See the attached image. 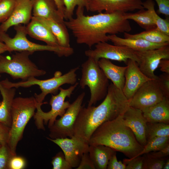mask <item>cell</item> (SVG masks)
<instances>
[{"label": "cell", "mask_w": 169, "mask_h": 169, "mask_svg": "<svg viewBox=\"0 0 169 169\" xmlns=\"http://www.w3.org/2000/svg\"><path fill=\"white\" fill-rule=\"evenodd\" d=\"M109 41L114 45L126 47L134 51H143L159 48L163 46L169 44L153 43L141 39L123 38L116 34L108 35Z\"/></svg>", "instance_id": "23"}, {"label": "cell", "mask_w": 169, "mask_h": 169, "mask_svg": "<svg viewBox=\"0 0 169 169\" xmlns=\"http://www.w3.org/2000/svg\"><path fill=\"white\" fill-rule=\"evenodd\" d=\"M88 0H63L65 7L64 18L65 21L73 17L74 12L76 7L86 8Z\"/></svg>", "instance_id": "32"}, {"label": "cell", "mask_w": 169, "mask_h": 169, "mask_svg": "<svg viewBox=\"0 0 169 169\" xmlns=\"http://www.w3.org/2000/svg\"><path fill=\"white\" fill-rule=\"evenodd\" d=\"M1 145H0V147L1 146Z\"/></svg>", "instance_id": "49"}, {"label": "cell", "mask_w": 169, "mask_h": 169, "mask_svg": "<svg viewBox=\"0 0 169 169\" xmlns=\"http://www.w3.org/2000/svg\"><path fill=\"white\" fill-rule=\"evenodd\" d=\"M14 28L16 33L13 38L10 37L6 32L0 31V40L9 48L11 52L28 51L33 53L36 51H46L54 52L59 57H65L70 56L74 52L71 47L53 46L33 42L27 37L26 26L19 24L14 26Z\"/></svg>", "instance_id": "8"}, {"label": "cell", "mask_w": 169, "mask_h": 169, "mask_svg": "<svg viewBox=\"0 0 169 169\" xmlns=\"http://www.w3.org/2000/svg\"><path fill=\"white\" fill-rule=\"evenodd\" d=\"M85 55L97 60L101 58L126 63L131 59L138 63L139 60L136 51L122 46L112 45L107 42H100L95 45L94 49H89L84 52Z\"/></svg>", "instance_id": "11"}, {"label": "cell", "mask_w": 169, "mask_h": 169, "mask_svg": "<svg viewBox=\"0 0 169 169\" xmlns=\"http://www.w3.org/2000/svg\"><path fill=\"white\" fill-rule=\"evenodd\" d=\"M33 15L54 19L64 23V19L59 14L54 0H32Z\"/></svg>", "instance_id": "20"}, {"label": "cell", "mask_w": 169, "mask_h": 169, "mask_svg": "<svg viewBox=\"0 0 169 169\" xmlns=\"http://www.w3.org/2000/svg\"><path fill=\"white\" fill-rule=\"evenodd\" d=\"M122 115L99 126L91 136L89 145L108 146L129 158L138 156L144 147L138 141L131 130L125 124Z\"/></svg>", "instance_id": "3"}, {"label": "cell", "mask_w": 169, "mask_h": 169, "mask_svg": "<svg viewBox=\"0 0 169 169\" xmlns=\"http://www.w3.org/2000/svg\"><path fill=\"white\" fill-rule=\"evenodd\" d=\"M15 88L6 86L0 80V92L2 100L0 103V122L10 127L11 109L16 93Z\"/></svg>", "instance_id": "22"}, {"label": "cell", "mask_w": 169, "mask_h": 169, "mask_svg": "<svg viewBox=\"0 0 169 169\" xmlns=\"http://www.w3.org/2000/svg\"><path fill=\"white\" fill-rule=\"evenodd\" d=\"M169 169V158L167 159L166 160L163 168V169Z\"/></svg>", "instance_id": "48"}, {"label": "cell", "mask_w": 169, "mask_h": 169, "mask_svg": "<svg viewBox=\"0 0 169 169\" xmlns=\"http://www.w3.org/2000/svg\"><path fill=\"white\" fill-rule=\"evenodd\" d=\"M129 107V100L123 91L111 83L100 104L96 107L82 106L74 125L73 136L89 144L91 136L99 126L123 115Z\"/></svg>", "instance_id": "2"}, {"label": "cell", "mask_w": 169, "mask_h": 169, "mask_svg": "<svg viewBox=\"0 0 169 169\" xmlns=\"http://www.w3.org/2000/svg\"><path fill=\"white\" fill-rule=\"evenodd\" d=\"M32 0H16L13 11L10 17L0 25V31L6 32L11 27L27 24L32 18Z\"/></svg>", "instance_id": "18"}, {"label": "cell", "mask_w": 169, "mask_h": 169, "mask_svg": "<svg viewBox=\"0 0 169 169\" xmlns=\"http://www.w3.org/2000/svg\"><path fill=\"white\" fill-rule=\"evenodd\" d=\"M168 144H169V136L154 137L147 141L146 145L144 146L142 151L138 156L157 151L163 148Z\"/></svg>", "instance_id": "31"}, {"label": "cell", "mask_w": 169, "mask_h": 169, "mask_svg": "<svg viewBox=\"0 0 169 169\" xmlns=\"http://www.w3.org/2000/svg\"><path fill=\"white\" fill-rule=\"evenodd\" d=\"M156 80L163 96L169 98V74L164 73L158 76Z\"/></svg>", "instance_id": "37"}, {"label": "cell", "mask_w": 169, "mask_h": 169, "mask_svg": "<svg viewBox=\"0 0 169 169\" xmlns=\"http://www.w3.org/2000/svg\"><path fill=\"white\" fill-rule=\"evenodd\" d=\"M142 169H162L164 164L168 156L166 157L157 159L149 157L145 154Z\"/></svg>", "instance_id": "34"}, {"label": "cell", "mask_w": 169, "mask_h": 169, "mask_svg": "<svg viewBox=\"0 0 169 169\" xmlns=\"http://www.w3.org/2000/svg\"><path fill=\"white\" fill-rule=\"evenodd\" d=\"M7 51L11 52L9 48L0 40V55Z\"/></svg>", "instance_id": "47"}, {"label": "cell", "mask_w": 169, "mask_h": 169, "mask_svg": "<svg viewBox=\"0 0 169 169\" xmlns=\"http://www.w3.org/2000/svg\"><path fill=\"white\" fill-rule=\"evenodd\" d=\"M37 104L34 96L17 97L14 99L11 109V125L7 144L13 156L17 155V144L22 138L27 124L34 115Z\"/></svg>", "instance_id": "4"}, {"label": "cell", "mask_w": 169, "mask_h": 169, "mask_svg": "<svg viewBox=\"0 0 169 169\" xmlns=\"http://www.w3.org/2000/svg\"><path fill=\"white\" fill-rule=\"evenodd\" d=\"M155 3L153 0H146L143 2V6L150 12L156 28L164 33L169 36V18L163 19L155 11Z\"/></svg>", "instance_id": "29"}, {"label": "cell", "mask_w": 169, "mask_h": 169, "mask_svg": "<svg viewBox=\"0 0 169 169\" xmlns=\"http://www.w3.org/2000/svg\"><path fill=\"white\" fill-rule=\"evenodd\" d=\"M16 0H0V23L7 20L14 10Z\"/></svg>", "instance_id": "33"}, {"label": "cell", "mask_w": 169, "mask_h": 169, "mask_svg": "<svg viewBox=\"0 0 169 169\" xmlns=\"http://www.w3.org/2000/svg\"><path fill=\"white\" fill-rule=\"evenodd\" d=\"M26 30L27 35L32 38L43 41L49 45L59 46L57 39L47 27L33 16L26 26Z\"/></svg>", "instance_id": "19"}, {"label": "cell", "mask_w": 169, "mask_h": 169, "mask_svg": "<svg viewBox=\"0 0 169 169\" xmlns=\"http://www.w3.org/2000/svg\"><path fill=\"white\" fill-rule=\"evenodd\" d=\"M33 53L17 52L11 56L0 55V74L6 73L14 79H21L25 81L31 77H37L46 74L30 59Z\"/></svg>", "instance_id": "7"}, {"label": "cell", "mask_w": 169, "mask_h": 169, "mask_svg": "<svg viewBox=\"0 0 169 169\" xmlns=\"http://www.w3.org/2000/svg\"><path fill=\"white\" fill-rule=\"evenodd\" d=\"M144 158L142 155L132 158H125L122 162L125 166V169H142Z\"/></svg>", "instance_id": "38"}, {"label": "cell", "mask_w": 169, "mask_h": 169, "mask_svg": "<svg viewBox=\"0 0 169 169\" xmlns=\"http://www.w3.org/2000/svg\"><path fill=\"white\" fill-rule=\"evenodd\" d=\"M107 169H125V166L121 161H118L116 152L110 157L108 163Z\"/></svg>", "instance_id": "44"}, {"label": "cell", "mask_w": 169, "mask_h": 169, "mask_svg": "<svg viewBox=\"0 0 169 169\" xmlns=\"http://www.w3.org/2000/svg\"><path fill=\"white\" fill-rule=\"evenodd\" d=\"M122 119L125 124L133 132L139 143L144 146L147 142V122L142 111L129 106L123 115Z\"/></svg>", "instance_id": "17"}, {"label": "cell", "mask_w": 169, "mask_h": 169, "mask_svg": "<svg viewBox=\"0 0 169 169\" xmlns=\"http://www.w3.org/2000/svg\"><path fill=\"white\" fill-rule=\"evenodd\" d=\"M78 84L79 83L77 82L67 89L60 87L59 94H52L49 101L51 109L48 112H44L41 109V106L44 104L37 103V111L33 116L38 129L45 130L44 124H48L49 128L53 125L57 116L61 117L64 114L71 104L69 101H65V99L66 97H70Z\"/></svg>", "instance_id": "9"}, {"label": "cell", "mask_w": 169, "mask_h": 169, "mask_svg": "<svg viewBox=\"0 0 169 169\" xmlns=\"http://www.w3.org/2000/svg\"><path fill=\"white\" fill-rule=\"evenodd\" d=\"M26 165L24 158L16 155L13 156L10 159L8 168L9 169H22L25 168Z\"/></svg>", "instance_id": "39"}, {"label": "cell", "mask_w": 169, "mask_h": 169, "mask_svg": "<svg viewBox=\"0 0 169 169\" xmlns=\"http://www.w3.org/2000/svg\"><path fill=\"white\" fill-rule=\"evenodd\" d=\"M147 122L169 124V98L162 100L142 112Z\"/></svg>", "instance_id": "24"}, {"label": "cell", "mask_w": 169, "mask_h": 169, "mask_svg": "<svg viewBox=\"0 0 169 169\" xmlns=\"http://www.w3.org/2000/svg\"><path fill=\"white\" fill-rule=\"evenodd\" d=\"M79 69V67L74 68L63 75L60 71L56 72L53 77L48 79L40 80L35 77H31L25 81L13 83L6 78L2 80V82L10 88H26L38 85L41 92L38 95L35 94L34 97L36 101L38 103L46 104V102L43 103V101L48 94L56 95L61 86L65 84L73 85L77 82L76 72Z\"/></svg>", "instance_id": "5"}, {"label": "cell", "mask_w": 169, "mask_h": 169, "mask_svg": "<svg viewBox=\"0 0 169 169\" xmlns=\"http://www.w3.org/2000/svg\"><path fill=\"white\" fill-rule=\"evenodd\" d=\"M85 95L84 92L79 95L71 104L64 114L60 118L56 120L49 128L50 138L55 139L73 136L74 125L82 107V104Z\"/></svg>", "instance_id": "10"}, {"label": "cell", "mask_w": 169, "mask_h": 169, "mask_svg": "<svg viewBox=\"0 0 169 169\" xmlns=\"http://www.w3.org/2000/svg\"><path fill=\"white\" fill-rule=\"evenodd\" d=\"M47 138L61 148L66 160L72 168L77 167L83 154L88 152L89 144L79 140L74 136L70 138L52 139L47 137Z\"/></svg>", "instance_id": "15"}, {"label": "cell", "mask_w": 169, "mask_h": 169, "mask_svg": "<svg viewBox=\"0 0 169 169\" xmlns=\"http://www.w3.org/2000/svg\"><path fill=\"white\" fill-rule=\"evenodd\" d=\"M10 127L0 122V145L7 144Z\"/></svg>", "instance_id": "42"}, {"label": "cell", "mask_w": 169, "mask_h": 169, "mask_svg": "<svg viewBox=\"0 0 169 169\" xmlns=\"http://www.w3.org/2000/svg\"><path fill=\"white\" fill-rule=\"evenodd\" d=\"M160 70L164 73L169 74V59H161L159 64L158 67Z\"/></svg>", "instance_id": "45"}, {"label": "cell", "mask_w": 169, "mask_h": 169, "mask_svg": "<svg viewBox=\"0 0 169 169\" xmlns=\"http://www.w3.org/2000/svg\"><path fill=\"white\" fill-rule=\"evenodd\" d=\"M11 153L7 144L0 147V169H8V164L11 157Z\"/></svg>", "instance_id": "36"}, {"label": "cell", "mask_w": 169, "mask_h": 169, "mask_svg": "<svg viewBox=\"0 0 169 169\" xmlns=\"http://www.w3.org/2000/svg\"><path fill=\"white\" fill-rule=\"evenodd\" d=\"M98 60L88 57L81 64L79 85L82 89L88 86L90 97L88 106L95 105L106 96L109 85V79L99 66Z\"/></svg>", "instance_id": "6"}, {"label": "cell", "mask_w": 169, "mask_h": 169, "mask_svg": "<svg viewBox=\"0 0 169 169\" xmlns=\"http://www.w3.org/2000/svg\"><path fill=\"white\" fill-rule=\"evenodd\" d=\"M158 7L157 13L165 15L166 18L169 16V0H155Z\"/></svg>", "instance_id": "43"}, {"label": "cell", "mask_w": 169, "mask_h": 169, "mask_svg": "<svg viewBox=\"0 0 169 169\" xmlns=\"http://www.w3.org/2000/svg\"><path fill=\"white\" fill-rule=\"evenodd\" d=\"M164 96L156 79H151L144 84L129 100V106L142 112L161 101Z\"/></svg>", "instance_id": "12"}, {"label": "cell", "mask_w": 169, "mask_h": 169, "mask_svg": "<svg viewBox=\"0 0 169 169\" xmlns=\"http://www.w3.org/2000/svg\"><path fill=\"white\" fill-rule=\"evenodd\" d=\"M53 169H71L72 168L66 160L63 152L60 151L52 158Z\"/></svg>", "instance_id": "35"}, {"label": "cell", "mask_w": 169, "mask_h": 169, "mask_svg": "<svg viewBox=\"0 0 169 169\" xmlns=\"http://www.w3.org/2000/svg\"><path fill=\"white\" fill-rule=\"evenodd\" d=\"M136 52L140 70L149 79L157 80L158 76L155 74L154 71L161 59H169V44L156 49Z\"/></svg>", "instance_id": "13"}, {"label": "cell", "mask_w": 169, "mask_h": 169, "mask_svg": "<svg viewBox=\"0 0 169 169\" xmlns=\"http://www.w3.org/2000/svg\"><path fill=\"white\" fill-rule=\"evenodd\" d=\"M54 1L56 4L59 14L64 18L65 7L63 0H54Z\"/></svg>", "instance_id": "46"}, {"label": "cell", "mask_w": 169, "mask_h": 169, "mask_svg": "<svg viewBox=\"0 0 169 169\" xmlns=\"http://www.w3.org/2000/svg\"><path fill=\"white\" fill-rule=\"evenodd\" d=\"M98 63L107 79L110 80L116 87L122 91L125 82V74L126 66L116 65L110 60L104 58L99 59Z\"/></svg>", "instance_id": "21"}, {"label": "cell", "mask_w": 169, "mask_h": 169, "mask_svg": "<svg viewBox=\"0 0 169 169\" xmlns=\"http://www.w3.org/2000/svg\"><path fill=\"white\" fill-rule=\"evenodd\" d=\"M146 136L147 141L156 137L169 136V124L147 122Z\"/></svg>", "instance_id": "30"}, {"label": "cell", "mask_w": 169, "mask_h": 169, "mask_svg": "<svg viewBox=\"0 0 169 169\" xmlns=\"http://www.w3.org/2000/svg\"><path fill=\"white\" fill-rule=\"evenodd\" d=\"M147 157L157 159L164 158L169 155V144L163 148L155 151H152L145 154Z\"/></svg>", "instance_id": "41"}, {"label": "cell", "mask_w": 169, "mask_h": 169, "mask_svg": "<svg viewBox=\"0 0 169 169\" xmlns=\"http://www.w3.org/2000/svg\"><path fill=\"white\" fill-rule=\"evenodd\" d=\"M116 152L112 148L104 145H89L88 153L95 169H107L110 159Z\"/></svg>", "instance_id": "25"}, {"label": "cell", "mask_w": 169, "mask_h": 169, "mask_svg": "<svg viewBox=\"0 0 169 169\" xmlns=\"http://www.w3.org/2000/svg\"><path fill=\"white\" fill-rule=\"evenodd\" d=\"M124 17L126 19L134 21L146 30L156 27L148 10H141L134 13H124Z\"/></svg>", "instance_id": "28"}, {"label": "cell", "mask_w": 169, "mask_h": 169, "mask_svg": "<svg viewBox=\"0 0 169 169\" xmlns=\"http://www.w3.org/2000/svg\"><path fill=\"white\" fill-rule=\"evenodd\" d=\"M85 8L92 12L107 13H125L145 9L141 0H88Z\"/></svg>", "instance_id": "14"}, {"label": "cell", "mask_w": 169, "mask_h": 169, "mask_svg": "<svg viewBox=\"0 0 169 169\" xmlns=\"http://www.w3.org/2000/svg\"><path fill=\"white\" fill-rule=\"evenodd\" d=\"M35 18L47 27L57 39L59 46L65 48L71 47L68 28L64 23L52 19Z\"/></svg>", "instance_id": "26"}, {"label": "cell", "mask_w": 169, "mask_h": 169, "mask_svg": "<svg viewBox=\"0 0 169 169\" xmlns=\"http://www.w3.org/2000/svg\"><path fill=\"white\" fill-rule=\"evenodd\" d=\"M125 38L141 39L156 44L169 43V36L161 32L156 27L135 34L124 33Z\"/></svg>", "instance_id": "27"}, {"label": "cell", "mask_w": 169, "mask_h": 169, "mask_svg": "<svg viewBox=\"0 0 169 169\" xmlns=\"http://www.w3.org/2000/svg\"><path fill=\"white\" fill-rule=\"evenodd\" d=\"M76 169H95L94 163L90 156L88 152L83 154L79 164Z\"/></svg>", "instance_id": "40"}, {"label": "cell", "mask_w": 169, "mask_h": 169, "mask_svg": "<svg viewBox=\"0 0 169 169\" xmlns=\"http://www.w3.org/2000/svg\"><path fill=\"white\" fill-rule=\"evenodd\" d=\"M84 9L77 7L76 17L64 21L78 44H85L91 48L99 43L109 41L108 34L116 35L131 30L128 20L124 18L125 13H100L88 16L84 14Z\"/></svg>", "instance_id": "1"}, {"label": "cell", "mask_w": 169, "mask_h": 169, "mask_svg": "<svg viewBox=\"0 0 169 169\" xmlns=\"http://www.w3.org/2000/svg\"><path fill=\"white\" fill-rule=\"evenodd\" d=\"M125 64L127 67L125 74V82L122 91L129 100L144 84L151 79L141 72L137 63L135 60L128 59Z\"/></svg>", "instance_id": "16"}]
</instances>
